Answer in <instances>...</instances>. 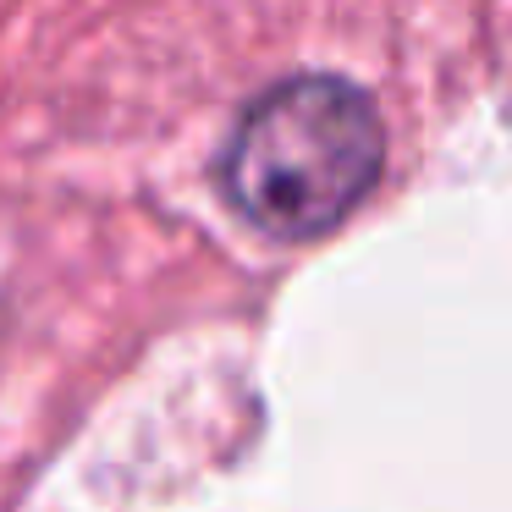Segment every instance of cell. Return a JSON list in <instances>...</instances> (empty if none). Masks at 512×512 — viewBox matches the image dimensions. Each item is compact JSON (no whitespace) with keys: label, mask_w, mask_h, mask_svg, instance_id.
<instances>
[{"label":"cell","mask_w":512,"mask_h":512,"mask_svg":"<svg viewBox=\"0 0 512 512\" xmlns=\"http://www.w3.org/2000/svg\"><path fill=\"white\" fill-rule=\"evenodd\" d=\"M386 133L364 89L303 72L265 89L221 149V188L248 226L276 243L325 237L369 199Z\"/></svg>","instance_id":"6da1fadb"}]
</instances>
